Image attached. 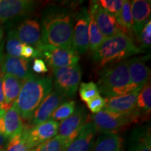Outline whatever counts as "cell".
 <instances>
[{"mask_svg": "<svg viewBox=\"0 0 151 151\" xmlns=\"http://www.w3.org/2000/svg\"><path fill=\"white\" fill-rule=\"evenodd\" d=\"M32 0H0V22H6L30 14L37 6Z\"/></svg>", "mask_w": 151, "mask_h": 151, "instance_id": "obj_14", "label": "cell"}, {"mask_svg": "<svg viewBox=\"0 0 151 151\" xmlns=\"http://www.w3.org/2000/svg\"><path fill=\"white\" fill-rule=\"evenodd\" d=\"M3 35H4L3 28L1 25H0V43H1V39H2V38H3Z\"/></svg>", "mask_w": 151, "mask_h": 151, "instance_id": "obj_40", "label": "cell"}, {"mask_svg": "<svg viewBox=\"0 0 151 151\" xmlns=\"http://www.w3.org/2000/svg\"><path fill=\"white\" fill-rule=\"evenodd\" d=\"M3 43H0V65H1V60L3 58Z\"/></svg>", "mask_w": 151, "mask_h": 151, "instance_id": "obj_39", "label": "cell"}, {"mask_svg": "<svg viewBox=\"0 0 151 151\" xmlns=\"http://www.w3.org/2000/svg\"><path fill=\"white\" fill-rule=\"evenodd\" d=\"M16 37L24 44L37 49L42 44L40 22L35 18H24L11 29Z\"/></svg>", "mask_w": 151, "mask_h": 151, "instance_id": "obj_11", "label": "cell"}, {"mask_svg": "<svg viewBox=\"0 0 151 151\" xmlns=\"http://www.w3.org/2000/svg\"><path fill=\"white\" fill-rule=\"evenodd\" d=\"M139 118L138 112L122 114L103 109L96 114L89 115L88 121L92 122L97 133L108 134L116 133L122 128L137 122Z\"/></svg>", "mask_w": 151, "mask_h": 151, "instance_id": "obj_5", "label": "cell"}, {"mask_svg": "<svg viewBox=\"0 0 151 151\" xmlns=\"http://www.w3.org/2000/svg\"><path fill=\"white\" fill-rule=\"evenodd\" d=\"M71 49L77 54L84 55L89 48L90 15L86 7H82L75 14Z\"/></svg>", "mask_w": 151, "mask_h": 151, "instance_id": "obj_9", "label": "cell"}, {"mask_svg": "<svg viewBox=\"0 0 151 151\" xmlns=\"http://www.w3.org/2000/svg\"><path fill=\"white\" fill-rule=\"evenodd\" d=\"M97 132L91 122L88 121L79 134L65 151H92Z\"/></svg>", "mask_w": 151, "mask_h": 151, "instance_id": "obj_20", "label": "cell"}, {"mask_svg": "<svg viewBox=\"0 0 151 151\" xmlns=\"http://www.w3.org/2000/svg\"><path fill=\"white\" fill-rule=\"evenodd\" d=\"M82 72L78 64L52 69V81L54 90L66 97H74L81 83Z\"/></svg>", "mask_w": 151, "mask_h": 151, "instance_id": "obj_6", "label": "cell"}, {"mask_svg": "<svg viewBox=\"0 0 151 151\" xmlns=\"http://www.w3.org/2000/svg\"><path fill=\"white\" fill-rule=\"evenodd\" d=\"M32 71H35V73H44L48 71V67H47L46 62L41 58H36L34 60L32 65Z\"/></svg>", "mask_w": 151, "mask_h": 151, "instance_id": "obj_36", "label": "cell"}, {"mask_svg": "<svg viewBox=\"0 0 151 151\" xmlns=\"http://www.w3.org/2000/svg\"><path fill=\"white\" fill-rule=\"evenodd\" d=\"M7 141H8V139L1 132H0V150L4 148V146L6 145Z\"/></svg>", "mask_w": 151, "mask_h": 151, "instance_id": "obj_38", "label": "cell"}, {"mask_svg": "<svg viewBox=\"0 0 151 151\" xmlns=\"http://www.w3.org/2000/svg\"><path fill=\"white\" fill-rule=\"evenodd\" d=\"M139 43V48L143 52L147 48L150 47L151 44V20L150 19L146 22L144 27L139 34L137 39Z\"/></svg>", "mask_w": 151, "mask_h": 151, "instance_id": "obj_33", "label": "cell"}, {"mask_svg": "<svg viewBox=\"0 0 151 151\" xmlns=\"http://www.w3.org/2000/svg\"><path fill=\"white\" fill-rule=\"evenodd\" d=\"M97 84L92 81L88 83H81L79 85V94L82 101L87 102L96 96L99 95Z\"/></svg>", "mask_w": 151, "mask_h": 151, "instance_id": "obj_30", "label": "cell"}, {"mask_svg": "<svg viewBox=\"0 0 151 151\" xmlns=\"http://www.w3.org/2000/svg\"><path fill=\"white\" fill-rule=\"evenodd\" d=\"M24 129L23 121L15 102L9 110L0 109V132L9 139L20 134Z\"/></svg>", "mask_w": 151, "mask_h": 151, "instance_id": "obj_15", "label": "cell"}, {"mask_svg": "<svg viewBox=\"0 0 151 151\" xmlns=\"http://www.w3.org/2000/svg\"><path fill=\"white\" fill-rule=\"evenodd\" d=\"M86 104L90 111L94 114H96L104 108L105 99L99 94L87 101Z\"/></svg>", "mask_w": 151, "mask_h": 151, "instance_id": "obj_34", "label": "cell"}, {"mask_svg": "<svg viewBox=\"0 0 151 151\" xmlns=\"http://www.w3.org/2000/svg\"><path fill=\"white\" fill-rule=\"evenodd\" d=\"M88 111L83 106H79L69 118L59 124L57 136L63 141L67 147L79 134L88 121Z\"/></svg>", "mask_w": 151, "mask_h": 151, "instance_id": "obj_8", "label": "cell"}, {"mask_svg": "<svg viewBox=\"0 0 151 151\" xmlns=\"http://www.w3.org/2000/svg\"><path fill=\"white\" fill-rule=\"evenodd\" d=\"M21 58L27 60L31 59H36V58H39V52L33 46L22 43Z\"/></svg>", "mask_w": 151, "mask_h": 151, "instance_id": "obj_35", "label": "cell"}, {"mask_svg": "<svg viewBox=\"0 0 151 151\" xmlns=\"http://www.w3.org/2000/svg\"><path fill=\"white\" fill-rule=\"evenodd\" d=\"M132 1V35L137 39L148 20L150 19L151 1L150 0H134Z\"/></svg>", "mask_w": 151, "mask_h": 151, "instance_id": "obj_19", "label": "cell"}, {"mask_svg": "<svg viewBox=\"0 0 151 151\" xmlns=\"http://www.w3.org/2000/svg\"><path fill=\"white\" fill-rule=\"evenodd\" d=\"M3 73L0 71V109H2L4 102L3 91Z\"/></svg>", "mask_w": 151, "mask_h": 151, "instance_id": "obj_37", "label": "cell"}, {"mask_svg": "<svg viewBox=\"0 0 151 151\" xmlns=\"http://www.w3.org/2000/svg\"><path fill=\"white\" fill-rule=\"evenodd\" d=\"M67 97L59 92L55 90H52L36 109L25 129L32 127L48 120L52 112L62 104L67 101Z\"/></svg>", "mask_w": 151, "mask_h": 151, "instance_id": "obj_13", "label": "cell"}, {"mask_svg": "<svg viewBox=\"0 0 151 151\" xmlns=\"http://www.w3.org/2000/svg\"><path fill=\"white\" fill-rule=\"evenodd\" d=\"M137 111L140 118H148L151 111V86L150 82H147L139 92L137 99Z\"/></svg>", "mask_w": 151, "mask_h": 151, "instance_id": "obj_24", "label": "cell"}, {"mask_svg": "<svg viewBox=\"0 0 151 151\" xmlns=\"http://www.w3.org/2000/svg\"><path fill=\"white\" fill-rule=\"evenodd\" d=\"M0 151H4V148L1 149V150H0Z\"/></svg>", "mask_w": 151, "mask_h": 151, "instance_id": "obj_41", "label": "cell"}, {"mask_svg": "<svg viewBox=\"0 0 151 151\" xmlns=\"http://www.w3.org/2000/svg\"><path fill=\"white\" fill-rule=\"evenodd\" d=\"M139 91L136 90L124 95L106 97L104 109L122 114L137 112V99Z\"/></svg>", "mask_w": 151, "mask_h": 151, "instance_id": "obj_18", "label": "cell"}, {"mask_svg": "<svg viewBox=\"0 0 151 151\" xmlns=\"http://www.w3.org/2000/svg\"><path fill=\"white\" fill-rule=\"evenodd\" d=\"M150 58V55H146L127 60L131 83L137 89H142L150 77V68L146 65Z\"/></svg>", "mask_w": 151, "mask_h": 151, "instance_id": "obj_17", "label": "cell"}, {"mask_svg": "<svg viewBox=\"0 0 151 151\" xmlns=\"http://www.w3.org/2000/svg\"><path fill=\"white\" fill-rule=\"evenodd\" d=\"M74 16L71 9L62 6L44 9L40 24L43 44L71 49Z\"/></svg>", "mask_w": 151, "mask_h": 151, "instance_id": "obj_1", "label": "cell"}, {"mask_svg": "<svg viewBox=\"0 0 151 151\" xmlns=\"http://www.w3.org/2000/svg\"><path fill=\"white\" fill-rule=\"evenodd\" d=\"M143 51L136 46L133 37L120 32L106 38L92 55L93 61L100 67L123 61Z\"/></svg>", "mask_w": 151, "mask_h": 151, "instance_id": "obj_3", "label": "cell"}, {"mask_svg": "<svg viewBox=\"0 0 151 151\" xmlns=\"http://www.w3.org/2000/svg\"><path fill=\"white\" fill-rule=\"evenodd\" d=\"M37 50L39 57L43 58L51 69L77 65L80 57L72 49H66L51 45H40Z\"/></svg>", "mask_w": 151, "mask_h": 151, "instance_id": "obj_7", "label": "cell"}, {"mask_svg": "<svg viewBox=\"0 0 151 151\" xmlns=\"http://www.w3.org/2000/svg\"><path fill=\"white\" fill-rule=\"evenodd\" d=\"M101 8L118 18L121 11L123 0H101L98 1Z\"/></svg>", "mask_w": 151, "mask_h": 151, "instance_id": "obj_32", "label": "cell"}, {"mask_svg": "<svg viewBox=\"0 0 151 151\" xmlns=\"http://www.w3.org/2000/svg\"><path fill=\"white\" fill-rule=\"evenodd\" d=\"M22 43L18 40L14 35L12 30H10L8 33L6 50L7 55L15 58H21V50Z\"/></svg>", "mask_w": 151, "mask_h": 151, "instance_id": "obj_28", "label": "cell"}, {"mask_svg": "<svg viewBox=\"0 0 151 151\" xmlns=\"http://www.w3.org/2000/svg\"><path fill=\"white\" fill-rule=\"evenodd\" d=\"M90 15L89 28H88V37H89V48L88 50L91 53L95 51L102 43L106 38L101 33L98 28L94 16L88 11Z\"/></svg>", "mask_w": 151, "mask_h": 151, "instance_id": "obj_25", "label": "cell"}, {"mask_svg": "<svg viewBox=\"0 0 151 151\" xmlns=\"http://www.w3.org/2000/svg\"><path fill=\"white\" fill-rule=\"evenodd\" d=\"M32 149L29 148L24 139L22 132L9 139L4 148V151H32Z\"/></svg>", "mask_w": 151, "mask_h": 151, "instance_id": "obj_31", "label": "cell"}, {"mask_svg": "<svg viewBox=\"0 0 151 151\" xmlns=\"http://www.w3.org/2000/svg\"><path fill=\"white\" fill-rule=\"evenodd\" d=\"M76 109V103L74 101H65L57 108L51 115L48 120H52L59 122L69 118Z\"/></svg>", "mask_w": 151, "mask_h": 151, "instance_id": "obj_27", "label": "cell"}, {"mask_svg": "<svg viewBox=\"0 0 151 151\" xmlns=\"http://www.w3.org/2000/svg\"><path fill=\"white\" fill-rule=\"evenodd\" d=\"M129 151H151L150 125L140 126L132 132L129 139Z\"/></svg>", "mask_w": 151, "mask_h": 151, "instance_id": "obj_22", "label": "cell"}, {"mask_svg": "<svg viewBox=\"0 0 151 151\" xmlns=\"http://www.w3.org/2000/svg\"><path fill=\"white\" fill-rule=\"evenodd\" d=\"M66 148L67 146L63 141L56 136L35 147L32 151H65Z\"/></svg>", "mask_w": 151, "mask_h": 151, "instance_id": "obj_29", "label": "cell"}, {"mask_svg": "<svg viewBox=\"0 0 151 151\" xmlns=\"http://www.w3.org/2000/svg\"><path fill=\"white\" fill-rule=\"evenodd\" d=\"M59 122L47 120L32 127L24 128L22 135L31 149L35 148L41 143L56 137Z\"/></svg>", "mask_w": 151, "mask_h": 151, "instance_id": "obj_12", "label": "cell"}, {"mask_svg": "<svg viewBox=\"0 0 151 151\" xmlns=\"http://www.w3.org/2000/svg\"><path fill=\"white\" fill-rule=\"evenodd\" d=\"M31 69L29 60L8 55L3 57L0 65V71L3 74L11 75L23 81L34 75Z\"/></svg>", "mask_w": 151, "mask_h": 151, "instance_id": "obj_16", "label": "cell"}, {"mask_svg": "<svg viewBox=\"0 0 151 151\" xmlns=\"http://www.w3.org/2000/svg\"><path fill=\"white\" fill-rule=\"evenodd\" d=\"M88 10L94 16L98 28L106 39L124 32L116 17L101 8L98 1H90Z\"/></svg>", "mask_w": 151, "mask_h": 151, "instance_id": "obj_10", "label": "cell"}, {"mask_svg": "<svg viewBox=\"0 0 151 151\" xmlns=\"http://www.w3.org/2000/svg\"><path fill=\"white\" fill-rule=\"evenodd\" d=\"M97 86L99 93L105 98L141 90L131 83L127 60L102 67L99 73Z\"/></svg>", "mask_w": 151, "mask_h": 151, "instance_id": "obj_4", "label": "cell"}, {"mask_svg": "<svg viewBox=\"0 0 151 151\" xmlns=\"http://www.w3.org/2000/svg\"><path fill=\"white\" fill-rule=\"evenodd\" d=\"M50 77L32 75L23 81L18 99L16 101L20 116L29 122L39 106L52 90Z\"/></svg>", "mask_w": 151, "mask_h": 151, "instance_id": "obj_2", "label": "cell"}, {"mask_svg": "<svg viewBox=\"0 0 151 151\" xmlns=\"http://www.w3.org/2000/svg\"><path fill=\"white\" fill-rule=\"evenodd\" d=\"M132 1L129 0H123L120 16L117 19L119 24L127 35L132 37Z\"/></svg>", "mask_w": 151, "mask_h": 151, "instance_id": "obj_26", "label": "cell"}, {"mask_svg": "<svg viewBox=\"0 0 151 151\" xmlns=\"http://www.w3.org/2000/svg\"><path fill=\"white\" fill-rule=\"evenodd\" d=\"M23 81L11 75H3V91L4 102L2 110L7 111L18 99Z\"/></svg>", "mask_w": 151, "mask_h": 151, "instance_id": "obj_21", "label": "cell"}, {"mask_svg": "<svg viewBox=\"0 0 151 151\" xmlns=\"http://www.w3.org/2000/svg\"><path fill=\"white\" fill-rule=\"evenodd\" d=\"M92 151H124L123 139L117 133L103 134L94 141Z\"/></svg>", "mask_w": 151, "mask_h": 151, "instance_id": "obj_23", "label": "cell"}]
</instances>
